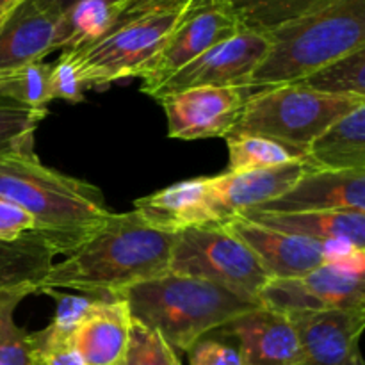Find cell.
I'll list each match as a JSON object with an SVG mask.
<instances>
[{
    "instance_id": "7",
    "label": "cell",
    "mask_w": 365,
    "mask_h": 365,
    "mask_svg": "<svg viewBox=\"0 0 365 365\" xmlns=\"http://www.w3.org/2000/svg\"><path fill=\"white\" fill-rule=\"evenodd\" d=\"M189 0L164 4L135 14L100 41L73 53L86 89H106L123 78H134L173 31L178 14Z\"/></svg>"
},
{
    "instance_id": "34",
    "label": "cell",
    "mask_w": 365,
    "mask_h": 365,
    "mask_svg": "<svg viewBox=\"0 0 365 365\" xmlns=\"http://www.w3.org/2000/svg\"><path fill=\"white\" fill-rule=\"evenodd\" d=\"M36 2H38L43 9L50 11L52 14L61 16V14L68 9V7H71L73 4L81 2V0H36Z\"/></svg>"
},
{
    "instance_id": "19",
    "label": "cell",
    "mask_w": 365,
    "mask_h": 365,
    "mask_svg": "<svg viewBox=\"0 0 365 365\" xmlns=\"http://www.w3.org/2000/svg\"><path fill=\"white\" fill-rule=\"evenodd\" d=\"M132 316L120 296L98 299L71 334L86 365H121L130 341Z\"/></svg>"
},
{
    "instance_id": "5",
    "label": "cell",
    "mask_w": 365,
    "mask_h": 365,
    "mask_svg": "<svg viewBox=\"0 0 365 365\" xmlns=\"http://www.w3.org/2000/svg\"><path fill=\"white\" fill-rule=\"evenodd\" d=\"M360 106H365V98L324 95L298 82L255 89L232 132L269 135L307 150L328 127Z\"/></svg>"
},
{
    "instance_id": "31",
    "label": "cell",
    "mask_w": 365,
    "mask_h": 365,
    "mask_svg": "<svg viewBox=\"0 0 365 365\" xmlns=\"http://www.w3.org/2000/svg\"><path fill=\"white\" fill-rule=\"evenodd\" d=\"M50 98L64 100L68 103H78L84 100V93L88 91L82 78L81 66L73 53L63 50L59 59L52 63L50 70Z\"/></svg>"
},
{
    "instance_id": "30",
    "label": "cell",
    "mask_w": 365,
    "mask_h": 365,
    "mask_svg": "<svg viewBox=\"0 0 365 365\" xmlns=\"http://www.w3.org/2000/svg\"><path fill=\"white\" fill-rule=\"evenodd\" d=\"M121 365H182L177 353L152 328L132 319L130 341Z\"/></svg>"
},
{
    "instance_id": "20",
    "label": "cell",
    "mask_w": 365,
    "mask_h": 365,
    "mask_svg": "<svg viewBox=\"0 0 365 365\" xmlns=\"http://www.w3.org/2000/svg\"><path fill=\"white\" fill-rule=\"evenodd\" d=\"M241 217L284 234L312 239L330 246L365 250V212L331 210V212L266 214L245 212Z\"/></svg>"
},
{
    "instance_id": "23",
    "label": "cell",
    "mask_w": 365,
    "mask_h": 365,
    "mask_svg": "<svg viewBox=\"0 0 365 365\" xmlns=\"http://www.w3.org/2000/svg\"><path fill=\"white\" fill-rule=\"evenodd\" d=\"M228 146V173L267 170L291 163H307V150L280 139L260 134L230 132L225 138Z\"/></svg>"
},
{
    "instance_id": "27",
    "label": "cell",
    "mask_w": 365,
    "mask_h": 365,
    "mask_svg": "<svg viewBox=\"0 0 365 365\" xmlns=\"http://www.w3.org/2000/svg\"><path fill=\"white\" fill-rule=\"evenodd\" d=\"M46 113L0 100V155L36 157L34 134Z\"/></svg>"
},
{
    "instance_id": "25",
    "label": "cell",
    "mask_w": 365,
    "mask_h": 365,
    "mask_svg": "<svg viewBox=\"0 0 365 365\" xmlns=\"http://www.w3.org/2000/svg\"><path fill=\"white\" fill-rule=\"evenodd\" d=\"M50 70L52 63L39 61L0 75V100L48 114Z\"/></svg>"
},
{
    "instance_id": "10",
    "label": "cell",
    "mask_w": 365,
    "mask_h": 365,
    "mask_svg": "<svg viewBox=\"0 0 365 365\" xmlns=\"http://www.w3.org/2000/svg\"><path fill=\"white\" fill-rule=\"evenodd\" d=\"M269 38L262 32L241 29L217 43L191 63L175 71L148 93L160 100L173 93L195 88H250V78L266 56Z\"/></svg>"
},
{
    "instance_id": "8",
    "label": "cell",
    "mask_w": 365,
    "mask_h": 365,
    "mask_svg": "<svg viewBox=\"0 0 365 365\" xmlns=\"http://www.w3.org/2000/svg\"><path fill=\"white\" fill-rule=\"evenodd\" d=\"M241 29L227 0H189L159 52L135 75L143 81L141 91L148 95L175 71Z\"/></svg>"
},
{
    "instance_id": "36",
    "label": "cell",
    "mask_w": 365,
    "mask_h": 365,
    "mask_svg": "<svg viewBox=\"0 0 365 365\" xmlns=\"http://www.w3.org/2000/svg\"><path fill=\"white\" fill-rule=\"evenodd\" d=\"M356 365H364V359H362V360H360V362H359V364H356Z\"/></svg>"
},
{
    "instance_id": "1",
    "label": "cell",
    "mask_w": 365,
    "mask_h": 365,
    "mask_svg": "<svg viewBox=\"0 0 365 365\" xmlns=\"http://www.w3.org/2000/svg\"><path fill=\"white\" fill-rule=\"evenodd\" d=\"M175 235L146 223L135 210L110 212L88 241L52 264L36 292L118 296L132 285L170 273Z\"/></svg>"
},
{
    "instance_id": "13",
    "label": "cell",
    "mask_w": 365,
    "mask_h": 365,
    "mask_svg": "<svg viewBox=\"0 0 365 365\" xmlns=\"http://www.w3.org/2000/svg\"><path fill=\"white\" fill-rule=\"evenodd\" d=\"M331 210L365 212V170L334 171L309 168L284 195L246 212L296 214Z\"/></svg>"
},
{
    "instance_id": "37",
    "label": "cell",
    "mask_w": 365,
    "mask_h": 365,
    "mask_svg": "<svg viewBox=\"0 0 365 365\" xmlns=\"http://www.w3.org/2000/svg\"><path fill=\"white\" fill-rule=\"evenodd\" d=\"M0 18H2V16H0Z\"/></svg>"
},
{
    "instance_id": "21",
    "label": "cell",
    "mask_w": 365,
    "mask_h": 365,
    "mask_svg": "<svg viewBox=\"0 0 365 365\" xmlns=\"http://www.w3.org/2000/svg\"><path fill=\"white\" fill-rule=\"evenodd\" d=\"M307 164L317 170H365V106L342 116L312 141Z\"/></svg>"
},
{
    "instance_id": "16",
    "label": "cell",
    "mask_w": 365,
    "mask_h": 365,
    "mask_svg": "<svg viewBox=\"0 0 365 365\" xmlns=\"http://www.w3.org/2000/svg\"><path fill=\"white\" fill-rule=\"evenodd\" d=\"M59 50V16L21 0L0 18V75L39 63Z\"/></svg>"
},
{
    "instance_id": "24",
    "label": "cell",
    "mask_w": 365,
    "mask_h": 365,
    "mask_svg": "<svg viewBox=\"0 0 365 365\" xmlns=\"http://www.w3.org/2000/svg\"><path fill=\"white\" fill-rule=\"evenodd\" d=\"M328 0H227L242 29L267 34Z\"/></svg>"
},
{
    "instance_id": "11",
    "label": "cell",
    "mask_w": 365,
    "mask_h": 365,
    "mask_svg": "<svg viewBox=\"0 0 365 365\" xmlns=\"http://www.w3.org/2000/svg\"><path fill=\"white\" fill-rule=\"evenodd\" d=\"M252 88H195L157 100L168 120V135L182 141L227 138L241 118Z\"/></svg>"
},
{
    "instance_id": "12",
    "label": "cell",
    "mask_w": 365,
    "mask_h": 365,
    "mask_svg": "<svg viewBox=\"0 0 365 365\" xmlns=\"http://www.w3.org/2000/svg\"><path fill=\"white\" fill-rule=\"evenodd\" d=\"M299 342L298 365H356L365 310L287 314Z\"/></svg>"
},
{
    "instance_id": "29",
    "label": "cell",
    "mask_w": 365,
    "mask_h": 365,
    "mask_svg": "<svg viewBox=\"0 0 365 365\" xmlns=\"http://www.w3.org/2000/svg\"><path fill=\"white\" fill-rule=\"evenodd\" d=\"M29 365H86L71 342V331L50 321L43 330L29 334Z\"/></svg>"
},
{
    "instance_id": "33",
    "label": "cell",
    "mask_w": 365,
    "mask_h": 365,
    "mask_svg": "<svg viewBox=\"0 0 365 365\" xmlns=\"http://www.w3.org/2000/svg\"><path fill=\"white\" fill-rule=\"evenodd\" d=\"M34 230L36 223L27 212L0 200V239H18Z\"/></svg>"
},
{
    "instance_id": "32",
    "label": "cell",
    "mask_w": 365,
    "mask_h": 365,
    "mask_svg": "<svg viewBox=\"0 0 365 365\" xmlns=\"http://www.w3.org/2000/svg\"><path fill=\"white\" fill-rule=\"evenodd\" d=\"M189 365H242L237 348L203 337L187 351Z\"/></svg>"
},
{
    "instance_id": "4",
    "label": "cell",
    "mask_w": 365,
    "mask_h": 365,
    "mask_svg": "<svg viewBox=\"0 0 365 365\" xmlns=\"http://www.w3.org/2000/svg\"><path fill=\"white\" fill-rule=\"evenodd\" d=\"M269 46L250 88L294 84L324 64L365 48V0H328L267 32Z\"/></svg>"
},
{
    "instance_id": "35",
    "label": "cell",
    "mask_w": 365,
    "mask_h": 365,
    "mask_svg": "<svg viewBox=\"0 0 365 365\" xmlns=\"http://www.w3.org/2000/svg\"><path fill=\"white\" fill-rule=\"evenodd\" d=\"M21 0H0V16H4V14L7 13V11L13 9L16 4H20Z\"/></svg>"
},
{
    "instance_id": "17",
    "label": "cell",
    "mask_w": 365,
    "mask_h": 365,
    "mask_svg": "<svg viewBox=\"0 0 365 365\" xmlns=\"http://www.w3.org/2000/svg\"><path fill=\"white\" fill-rule=\"evenodd\" d=\"M309 168L307 163H291L267 170L242 171V173L225 171L216 177H209L216 223H227L232 217L260 203L278 198L289 187H292Z\"/></svg>"
},
{
    "instance_id": "6",
    "label": "cell",
    "mask_w": 365,
    "mask_h": 365,
    "mask_svg": "<svg viewBox=\"0 0 365 365\" xmlns=\"http://www.w3.org/2000/svg\"><path fill=\"white\" fill-rule=\"evenodd\" d=\"M170 273L209 280L255 302L273 280L255 253L221 225L178 232L171 250Z\"/></svg>"
},
{
    "instance_id": "9",
    "label": "cell",
    "mask_w": 365,
    "mask_h": 365,
    "mask_svg": "<svg viewBox=\"0 0 365 365\" xmlns=\"http://www.w3.org/2000/svg\"><path fill=\"white\" fill-rule=\"evenodd\" d=\"M259 302L284 314L365 310L364 257L331 260L298 278L271 280Z\"/></svg>"
},
{
    "instance_id": "28",
    "label": "cell",
    "mask_w": 365,
    "mask_h": 365,
    "mask_svg": "<svg viewBox=\"0 0 365 365\" xmlns=\"http://www.w3.org/2000/svg\"><path fill=\"white\" fill-rule=\"evenodd\" d=\"M29 294L27 289L0 291V365H29V334L14 321L18 305Z\"/></svg>"
},
{
    "instance_id": "14",
    "label": "cell",
    "mask_w": 365,
    "mask_h": 365,
    "mask_svg": "<svg viewBox=\"0 0 365 365\" xmlns=\"http://www.w3.org/2000/svg\"><path fill=\"white\" fill-rule=\"evenodd\" d=\"M221 227L241 239L255 253L273 280L303 277L323 264L335 260L330 245L284 234V232L252 223L241 216L232 217Z\"/></svg>"
},
{
    "instance_id": "26",
    "label": "cell",
    "mask_w": 365,
    "mask_h": 365,
    "mask_svg": "<svg viewBox=\"0 0 365 365\" xmlns=\"http://www.w3.org/2000/svg\"><path fill=\"white\" fill-rule=\"evenodd\" d=\"M298 84L324 95L365 98V48L324 64L314 73L307 75Z\"/></svg>"
},
{
    "instance_id": "2",
    "label": "cell",
    "mask_w": 365,
    "mask_h": 365,
    "mask_svg": "<svg viewBox=\"0 0 365 365\" xmlns=\"http://www.w3.org/2000/svg\"><path fill=\"white\" fill-rule=\"evenodd\" d=\"M0 200L34 220L57 255L75 252L110 216L96 185L45 166L36 157L0 155Z\"/></svg>"
},
{
    "instance_id": "3",
    "label": "cell",
    "mask_w": 365,
    "mask_h": 365,
    "mask_svg": "<svg viewBox=\"0 0 365 365\" xmlns=\"http://www.w3.org/2000/svg\"><path fill=\"white\" fill-rule=\"evenodd\" d=\"M118 296L127 302L132 319L155 330L177 355L260 307L209 280L173 273L132 285Z\"/></svg>"
},
{
    "instance_id": "15",
    "label": "cell",
    "mask_w": 365,
    "mask_h": 365,
    "mask_svg": "<svg viewBox=\"0 0 365 365\" xmlns=\"http://www.w3.org/2000/svg\"><path fill=\"white\" fill-rule=\"evenodd\" d=\"M220 334L237 341L242 365H298L299 342L287 314L257 307L221 327Z\"/></svg>"
},
{
    "instance_id": "22",
    "label": "cell",
    "mask_w": 365,
    "mask_h": 365,
    "mask_svg": "<svg viewBox=\"0 0 365 365\" xmlns=\"http://www.w3.org/2000/svg\"><path fill=\"white\" fill-rule=\"evenodd\" d=\"M56 255V250L34 232L18 239H0V291L27 289L36 294Z\"/></svg>"
},
{
    "instance_id": "18",
    "label": "cell",
    "mask_w": 365,
    "mask_h": 365,
    "mask_svg": "<svg viewBox=\"0 0 365 365\" xmlns=\"http://www.w3.org/2000/svg\"><path fill=\"white\" fill-rule=\"evenodd\" d=\"M134 210L152 227L178 234L195 227L217 225L209 177H196L159 189L134 202Z\"/></svg>"
}]
</instances>
